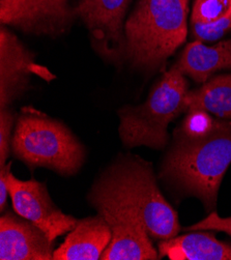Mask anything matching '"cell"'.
<instances>
[{
  "mask_svg": "<svg viewBox=\"0 0 231 260\" xmlns=\"http://www.w3.org/2000/svg\"><path fill=\"white\" fill-rule=\"evenodd\" d=\"M230 164L231 120L219 118L217 127L207 137H173L160 177L179 195L198 198L211 213L216 209L219 189Z\"/></svg>",
  "mask_w": 231,
  "mask_h": 260,
  "instance_id": "6da1fadb",
  "label": "cell"
},
{
  "mask_svg": "<svg viewBox=\"0 0 231 260\" xmlns=\"http://www.w3.org/2000/svg\"><path fill=\"white\" fill-rule=\"evenodd\" d=\"M89 193L136 210L153 240H169L181 231L177 213L163 196L151 164L138 155L119 154L101 173Z\"/></svg>",
  "mask_w": 231,
  "mask_h": 260,
  "instance_id": "7a4b0ae2",
  "label": "cell"
},
{
  "mask_svg": "<svg viewBox=\"0 0 231 260\" xmlns=\"http://www.w3.org/2000/svg\"><path fill=\"white\" fill-rule=\"evenodd\" d=\"M189 0H138L126 20L124 56L144 70L161 67L187 40Z\"/></svg>",
  "mask_w": 231,
  "mask_h": 260,
  "instance_id": "3957f363",
  "label": "cell"
},
{
  "mask_svg": "<svg viewBox=\"0 0 231 260\" xmlns=\"http://www.w3.org/2000/svg\"><path fill=\"white\" fill-rule=\"evenodd\" d=\"M12 152L30 169L43 167L61 176L78 173L86 159L83 144L65 124L31 107L17 119Z\"/></svg>",
  "mask_w": 231,
  "mask_h": 260,
  "instance_id": "277c9868",
  "label": "cell"
},
{
  "mask_svg": "<svg viewBox=\"0 0 231 260\" xmlns=\"http://www.w3.org/2000/svg\"><path fill=\"white\" fill-rule=\"evenodd\" d=\"M189 84L185 75L173 66L152 88L142 105L126 106L118 111L119 137L124 146L163 149L168 142V124L188 111Z\"/></svg>",
  "mask_w": 231,
  "mask_h": 260,
  "instance_id": "5b68a950",
  "label": "cell"
},
{
  "mask_svg": "<svg viewBox=\"0 0 231 260\" xmlns=\"http://www.w3.org/2000/svg\"><path fill=\"white\" fill-rule=\"evenodd\" d=\"M88 202L110 226L112 239L103 260H156L159 251L139 213L113 199L88 193Z\"/></svg>",
  "mask_w": 231,
  "mask_h": 260,
  "instance_id": "8992f818",
  "label": "cell"
},
{
  "mask_svg": "<svg viewBox=\"0 0 231 260\" xmlns=\"http://www.w3.org/2000/svg\"><path fill=\"white\" fill-rule=\"evenodd\" d=\"M8 187L15 213L40 227L52 242L78 223L76 218L58 209L44 183L35 178L21 180L10 172Z\"/></svg>",
  "mask_w": 231,
  "mask_h": 260,
  "instance_id": "52a82bcc",
  "label": "cell"
},
{
  "mask_svg": "<svg viewBox=\"0 0 231 260\" xmlns=\"http://www.w3.org/2000/svg\"><path fill=\"white\" fill-rule=\"evenodd\" d=\"M73 13L61 0H0L2 23L30 35H62Z\"/></svg>",
  "mask_w": 231,
  "mask_h": 260,
  "instance_id": "ba28073f",
  "label": "cell"
},
{
  "mask_svg": "<svg viewBox=\"0 0 231 260\" xmlns=\"http://www.w3.org/2000/svg\"><path fill=\"white\" fill-rule=\"evenodd\" d=\"M130 0H80L74 10L91 31L96 49L109 58L124 56L122 21Z\"/></svg>",
  "mask_w": 231,
  "mask_h": 260,
  "instance_id": "9c48e42d",
  "label": "cell"
},
{
  "mask_svg": "<svg viewBox=\"0 0 231 260\" xmlns=\"http://www.w3.org/2000/svg\"><path fill=\"white\" fill-rule=\"evenodd\" d=\"M54 251V242L27 219L13 212L0 217L2 260H50Z\"/></svg>",
  "mask_w": 231,
  "mask_h": 260,
  "instance_id": "30bf717a",
  "label": "cell"
},
{
  "mask_svg": "<svg viewBox=\"0 0 231 260\" xmlns=\"http://www.w3.org/2000/svg\"><path fill=\"white\" fill-rule=\"evenodd\" d=\"M40 68L31 52L3 24L0 27V108L9 107L26 91Z\"/></svg>",
  "mask_w": 231,
  "mask_h": 260,
  "instance_id": "8fae6325",
  "label": "cell"
},
{
  "mask_svg": "<svg viewBox=\"0 0 231 260\" xmlns=\"http://www.w3.org/2000/svg\"><path fill=\"white\" fill-rule=\"evenodd\" d=\"M112 239L110 226L100 214L78 220L64 242L54 251V260H98Z\"/></svg>",
  "mask_w": 231,
  "mask_h": 260,
  "instance_id": "7c38bea8",
  "label": "cell"
},
{
  "mask_svg": "<svg viewBox=\"0 0 231 260\" xmlns=\"http://www.w3.org/2000/svg\"><path fill=\"white\" fill-rule=\"evenodd\" d=\"M158 251L160 258L170 260H231V245L218 240L209 230H193L161 241Z\"/></svg>",
  "mask_w": 231,
  "mask_h": 260,
  "instance_id": "4fadbf2b",
  "label": "cell"
},
{
  "mask_svg": "<svg viewBox=\"0 0 231 260\" xmlns=\"http://www.w3.org/2000/svg\"><path fill=\"white\" fill-rule=\"evenodd\" d=\"M175 66L185 76L203 84L219 71H231V40L214 46H207L196 40L186 46Z\"/></svg>",
  "mask_w": 231,
  "mask_h": 260,
  "instance_id": "5bb4252c",
  "label": "cell"
},
{
  "mask_svg": "<svg viewBox=\"0 0 231 260\" xmlns=\"http://www.w3.org/2000/svg\"><path fill=\"white\" fill-rule=\"evenodd\" d=\"M186 103L188 110L199 108L231 120V74L216 76L199 88L189 90Z\"/></svg>",
  "mask_w": 231,
  "mask_h": 260,
  "instance_id": "9a60e30c",
  "label": "cell"
},
{
  "mask_svg": "<svg viewBox=\"0 0 231 260\" xmlns=\"http://www.w3.org/2000/svg\"><path fill=\"white\" fill-rule=\"evenodd\" d=\"M187 115L174 131L173 137L185 139H200L214 132L219 118H214L210 112L199 108L189 109Z\"/></svg>",
  "mask_w": 231,
  "mask_h": 260,
  "instance_id": "2e32d148",
  "label": "cell"
},
{
  "mask_svg": "<svg viewBox=\"0 0 231 260\" xmlns=\"http://www.w3.org/2000/svg\"><path fill=\"white\" fill-rule=\"evenodd\" d=\"M231 15V0H195L191 24H212Z\"/></svg>",
  "mask_w": 231,
  "mask_h": 260,
  "instance_id": "e0dca14e",
  "label": "cell"
},
{
  "mask_svg": "<svg viewBox=\"0 0 231 260\" xmlns=\"http://www.w3.org/2000/svg\"><path fill=\"white\" fill-rule=\"evenodd\" d=\"M17 119L16 113L9 107L0 108V166L7 164L12 151L13 128Z\"/></svg>",
  "mask_w": 231,
  "mask_h": 260,
  "instance_id": "ac0fdd59",
  "label": "cell"
},
{
  "mask_svg": "<svg viewBox=\"0 0 231 260\" xmlns=\"http://www.w3.org/2000/svg\"><path fill=\"white\" fill-rule=\"evenodd\" d=\"M192 35L197 41L215 42L231 31V15L212 24H191Z\"/></svg>",
  "mask_w": 231,
  "mask_h": 260,
  "instance_id": "d6986e66",
  "label": "cell"
},
{
  "mask_svg": "<svg viewBox=\"0 0 231 260\" xmlns=\"http://www.w3.org/2000/svg\"><path fill=\"white\" fill-rule=\"evenodd\" d=\"M186 232L193 230H209L214 232H225L231 237V216L228 218H222L216 211L211 212L201 221L188 226L184 229Z\"/></svg>",
  "mask_w": 231,
  "mask_h": 260,
  "instance_id": "ffe728a7",
  "label": "cell"
},
{
  "mask_svg": "<svg viewBox=\"0 0 231 260\" xmlns=\"http://www.w3.org/2000/svg\"><path fill=\"white\" fill-rule=\"evenodd\" d=\"M12 163L0 166V212L4 213L8 206V197L10 196L8 187V175L11 172Z\"/></svg>",
  "mask_w": 231,
  "mask_h": 260,
  "instance_id": "44dd1931",
  "label": "cell"
},
{
  "mask_svg": "<svg viewBox=\"0 0 231 260\" xmlns=\"http://www.w3.org/2000/svg\"><path fill=\"white\" fill-rule=\"evenodd\" d=\"M61 2H63V3H67V0H61Z\"/></svg>",
  "mask_w": 231,
  "mask_h": 260,
  "instance_id": "7402d4cb",
  "label": "cell"
}]
</instances>
